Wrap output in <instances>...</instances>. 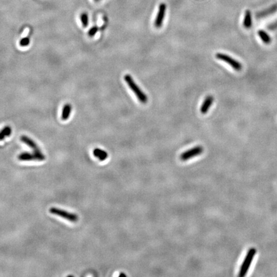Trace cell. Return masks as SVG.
Wrapping results in <instances>:
<instances>
[{"label":"cell","mask_w":277,"mask_h":277,"mask_svg":"<svg viewBox=\"0 0 277 277\" xmlns=\"http://www.w3.org/2000/svg\"><path fill=\"white\" fill-rule=\"evenodd\" d=\"M12 133V128L9 126L5 127L1 131H0V141L5 139V137H8Z\"/></svg>","instance_id":"obj_15"},{"label":"cell","mask_w":277,"mask_h":277,"mask_svg":"<svg viewBox=\"0 0 277 277\" xmlns=\"http://www.w3.org/2000/svg\"><path fill=\"white\" fill-rule=\"evenodd\" d=\"M166 12V5L165 3H161L159 7L158 13L155 21V26L157 28H160L162 27L164 19L165 17Z\"/></svg>","instance_id":"obj_7"},{"label":"cell","mask_w":277,"mask_h":277,"mask_svg":"<svg viewBox=\"0 0 277 277\" xmlns=\"http://www.w3.org/2000/svg\"><path fill=\"white\" fill-rule=\"evenodd\" d=\"M21 141L22 142H24L25 144H26V145H28L29 147L33 149V150H34V151L39 150V147L37 146V144H36L34 141H33L31 139L29 138L28 137L25 136H21Z\"/></svg>","instance_id":"obj_10"},{"label":"cell","mask_w":277,"mask_h":277,"mask_svg":"<svg viewBox=\"0 0 277 277\" xmlns=\"http://www.w3.org/2000/svg\"><path fill=\"white\" fill-rule=\"evenodd\" d=\"M80 21L82 26L86 28L88 25V16L86 12H83L80 14Z\"/></svg>","instance_id":"obj_16"},{"label":"cell","mask_w":277,"mask_h":277,"mask_svg":"<svg viewBox=\"0 0 277 277\" xmlns=\"http://www.w3.org/2000/svg\"><path fill=\"white\" fill-rule=\"evenodd\" d=\"M258 35L264 43L266 44H269L271 42V39L270 36L264 30H259Z\"/></svg>","instance_id":"obj_14"},{"label":"cell","mask_w":277,"mask_h":277,"mask_svg":"<svg viewBox=\"0 0 277 277\" xmlns=\"http://www.w3.org/2000/svg\"><path fill=\"white\" fill-rule=\"evenodd\" d=\"M72 110V107L70 104H65L62 109V119L64 121L68 120L70 116L71 112Z\"/></svg>","instance_id":"obj_13"},{"label":"cell","mask_w":277,"mask_h":277,"mask_svg":"<svg viewBox=\"0 0 277 277\" xmlns=\"http://www.w3.org/2000/svg\"><path fill=\"white\" fill-rule=\"evenodd\" d=\"M269 28H270V29H271V30L277 28V21H275V22H274L273 23L271 24V25L269 26Z\"/></svg>","instance_id":"obj_19"},{"label":"cell","mask_w":277,"mask_h":277,"mask_svg":"<svg viewBox=\"0 0 277 277\" xmlns=\"http://www.w3.org/2000/svg\"><path fill=\"white\" fill-rule=\"evenodd\" d=\"M243 26L246 29L250 28L252 26V17H251V14L249 10H246L245 12V17H244V21H243Z\"/></svg>","instance_id":"obj_12"},{"label":"cell","mask_w":277,"mask_h":277,"mask_svg":"<svg viewBox=\"0 0 277 277\" xmlns=\"http://www.w3.org/2000/svg\"><path fill=\"white\" fill-rule=\"evenodd\" d=\"M50 213L62 217L65 219H68V221H71V222L75 223L79 220V217L76 214L68 213L67 211H65L64 210H61L55 207L51 208L50 209Z\"/></svg>","instance_id":"obj_5"},{"label":"cell","mask_w":277,"mask_h":277,"mask_svg":"<svg viewBox=\"0 0 277 277\" xmlns=\"http://www.w3.org/2000/svg\"><path fill=\"white\" fill-rule=\"evenodd\" d=\"M256 253V250L255 248H251L248 251L245 260H244L242 262V264L241 265L239 275V276L242 277L245 276L246 275Z\"/></svg>","instance_id":"obj_2"},{"label":"cell","mask_w":277,"mask_h":277,"mask_svg":"<svg viewBox=\"0 0 277 277\" xmlns=\"http://www.w3.org/2000/svg\"><path fill=\"white\" fill-rule=\"evenodd\" d=\"M214 102V97L213 96H207L203 100L202 105L200 107V112L203 114H205L208 111L210 108L211 107Z\"/></svg>","instance_id":"obj_8"},{"label":"cell","mask_w":277,"mask_h":277,"mask_svg":"<svg viewBox=\"0 0 277 277\" xmlns=\"http://www.w3.org/2000/svg\"><path fill=\"white\" fill-rule=\"evenodd\" d=\"M277 12V4L274 5L270 8L265 9L260 12H259L257 14H256V17L257 18H264L267 17L271 14H273Z\"/></svg>","instance_id":"obj_9"},{"label":"cell","mask_w":277,"mask_h":277,"mask_svg":"<svg viewBox=\"0 0 277 277\" xmlns=\"http://www.w3.org/2000/svg\"><path fill=\"white\" fill-rule=\"evenodd\" d=\"M203 147L200 146H197L182 153L180 155V159L183 161H186L194 157L199 155H201L203 153Z\"/></svg>","instance_id":"obj_6"},{"label":"cell","mask_w":277,"mask_h":277,"mask_svg":"<svg viewBox=\"0 0 277 277\" xmlns=\"http://www.w3.org/2000/svg\"><path fill=\"white\" fill-rule=\"evenodd\" d=\"M94 1H95V2H99V0H94Z\"/></svg>","instance_id":"obj_21"},{"label":"cell","mask_w":277,"mask_h":277,"mask_svg":"<svg viewBox=\"0 0 277 277\" xmlns=\"http://www.w3.org/2000/svg\"><path fill=\"white\" fill-rule=\"evenodd\" d=\"M98 31V27L96 26H94L92 27L89 30H88V36L90 37H93L96 34V33Z\"/></svg>","instance_id":"obj_17"},{"label":"cell","mask_w":277,"mask_h":277,"mask_svg":"<svg viewBox=\"0 0 277 277\" xmlns=\"http://www.w3.org/2000/svg\"><path fill=\"white\" fill-rule=\"evenodd\" d=\"M93 155L100 161L105 160L108 157V153L105 151L99 148H95L93 150Z\"/></svg>","instance_id":"obj_11"},{"label":"cell","mask_w":277,"mask_h":277,"mask_svg":"<svg viewBox=\"0 0 277 277\" xmlns=\"http://www.w3.org/2000/svg\"><path fill=\"white\" fill-rule=\"evenodd\" d=\"M18 159L21 161H31L38 160L42 161L45 160V156L44 155L41 150L34 151L32 153H22L18 156Z\"/></svg>","instance_id":"obj_3"},{"label":"cell","mask_w":277,"mask_h":277,"mask_svg":"<svg viewBox=\"0 0 277 277\" xmlns=\"http://www.w3.org/2000/svg\"><path fill=\"white\" fill-rule=\"evenodd\" d=\"M30 42V39L28 37H25L20 41L19 44H20V46L22 47H26L29 45Z\"/></svg>","instance_id":"obj_18"},{"label":"cell","mask_w":277,"mask_h":277,"mask_svg":"<svg viewBox=\"0 0 277 277\" xmlns=\"http://www.w3.org/2000/svg\"><path fill=\"white\" fill-rule=\"evenodd\" d=\"M119 276V277H121V276H126V275H125V274H123V273H122V274H120Z\"/></svg>","instance_id":"obj_20"},{"label":"cell","mask_w":277,"mask_h":277,"mask_svg":"<svg viewBox=\"0 0 277 277\" xmlns=\"http://www.w3.org/2000/svg\"><path fill=\"white\" fill-rule=\"evenodd\" d=\"M124 79L131 91L136 96L139 101L142 104H146L148 102L147 95L141 89L140 87L135 82L134 80L132 79L131 76L128 74H126L124 76Z\"/></svg>","instance_id":"obj_1"},{"label":"cell","mask_w":277,"mask_h":277,"mask_svg":"<svg viewBox=\"0 0 277 277\" xmlns=\"http://www.w3.org/2000/svg\"><path fill=\"white\" fill-rule=\"evenodd\" d=\"M216 57L217 59H219L220 60H222V61L226 62L227 64H228V65H230L231 67L236 71H239L242 69V64L239 61H237L232 57H230L228 55H226L224 53H217L216 55Z\"/></svg>","instance_id":"obj_4"}]
</instances>
